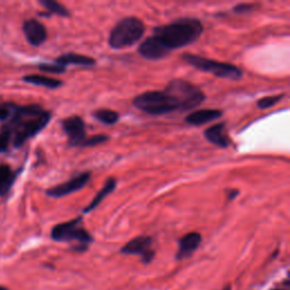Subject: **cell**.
<instances>
[{
	"label": "cell",
	"instance_id": "cell-1",
	"mask_svg": "<svg viewBox=\"0 0 290 290\" xmlns=\"http://www.w3.org/2000/svg\"><path fill=\"white\" fill-rule=\"evenodd\" d=\"M203 33V24L194 17H184L153 29L152 34L138 46V54L148 60H159L172 51L198 41Z\"/></svg>",
	"mask_w": 290,
	"mask_h": 290
},
{
	"label": "cell",
	"instance_id": "cell-2",
	"mask_svg": "<svg viewBox=\"0 0 290 290\" xmlns=\"http://www.w3.org/2000/svg\"><path fill=\"white\" fill-rule=\"evenodd\" d=\"M50 119L51 113L38 105H13L12 116L4 127L12 133L14 148H20L30 138L44 129Z\"/></svg>",
	"mask_w": 290,
	"mask_h": 290
},
{
	"label": "cell",
	"instance_id": "cell-3",
	"mask_svg": "<svg viewBox=\"0 0 290 290\" xmlns=\"http://www.w3.org/2000/svg\"><path fill=\"white\" fill-rule=\"evenodd\" d=\"M51 238L55 241L74 244L71 250L79 253L85 252L93 241L92 235L83 227L82 216L55 226L51 230Z\"/></svg>",
	"mask_w": 290,
	"mask_h": 290
},
{
	"label": "cell",
	"instance_id": "cell-4",
	"mask_svg": "<svg viewBox=\"0 0 290 290\" xmlns=\"http://www.w3.org/2000/svg\"><path fill=\"white\" fill-rule=\"evenodd\" d=\"M133 106L148 115L161 116L179 111L178 102L165 90L148 91L133 99Z\"/></svg>",
	"mask_w": 290,
	"mask_h": 290
},
{
	"label": "cell",
	"instance_id": "cell-5",
	"mask_svg": "<svg viewBox=\"0 0 290 290\" xmlns=\"http://www.w3.org/2000/svg\"><path fill=\"white\" fill-rule=\"evenodd\" d=\"M144 32L145 25L141 19L134 16L124 17L112 28L108 43L111 49H125L138 42Z\"/></svg>",
	"mask_w": 290,
	"mask_h": 290
},
{
	"label": "cell",
	"instance_id": "cell-6",
	"mask_svg": "<svg viewBox=\"0 0 290 290\" xmlns=\"http://www.w3.org/2000/svg\"><path fill=\"white\" fill-rule=\"evenodd\" d=\"M183 60L188 65L193 66L194 68L204 72H209V74L219 77V79L238 81L244 75V72L239 67L229 63H224V61L205 58V57L185 54L183 56Z\"/></svg>",
	"mask_w": 290,
	"mask_h": 290
},
{
	"label": "cell",
	"instance_id": "cell-7",
	"mask_svg": "<svg viewBox=\"0 0 290 290\" xmlns=\"http://www.w3.org/2000/svg\"><path fill=\"white\" fill-rule=\"evenodd\" d=\"M178 102L179 111H188L198 108L204 102L205 94L200 87L185 80L170 81L164 89Z\"/></svg>",
	"mask_w": 290,
	"mask_h": 290
},
{
	"label": "cell",
	"instance_id": "cell-8",
	"mask_svg": "<svg viewBox=\"0 0 290 290\" xmlns=\"http://www.w3.org/2000/svg\"><path fill=\"white\" fill-rule=\"evenodd\" d=\"M153 238L150 236H138L129 240L124 245L120 253L124 255H136L141 257L144 264H149L153 261L155 252L152 248Z\"/></svg>",
	"mask_w": 290,
	"mask_h": 290
},
{
	"label": "cell",
	"instance_id": "cell-9",
	"mask_svg": "<svg viewBox=\"0 0 290 290\" xmlns=\"http://www.w3.org/2000/svg\"><path fill=\"white\" fill-rule=\"evenodd\" d=\"M91 176L92 174L90 172L81 173L74 176V177L70 178L69 180H67L66 183L59 184L49 188L46 190V195L54 199H60L64 198V196L75 193V191H79L87 185V183H89L91 179Z\"/></svg>",
	"mask_w": 290,
	"mask_h": 290
},
{
	"label": "cell",
	"instance_id": "cell-10",
	"mask_svg": "<svg viewBox=\"0 0 290 290\" xmlns=\"http://www.w3.org/2000/svg\"><path fill=\"white\" fill-rule=\"evenodd\" d=\"M61 126L67 135L69 147H82L86 136L85 123L80 116H70L61 122Z\"/></svg>",
	"mask_w": 290,
	"mask_h": 290
},
{
	"label": "cell",
	"instance_id": "cell-11",
	"mask_svg": "<svg viewBox=\"0 0 290 290\" xmlns=\"http://www.w3.org/2000/svg\"><path fill=\"white\" fill-rule=\"evenodd\" d=\"M23 32L29 43L33 46L41 45L48 38V32H46L45 27L35 18L24 20Z\"/></svg>",
	"mask_w": 290,
	"mask_h": 290
},
{
	"label": "cell",
	"instance_id": "cell-12",
	"mask_svg": "<svg viewBox=\"0 0 290 290\" xmlns=\"http://www.w3.org/2000/svg\"><path fill=\"white\" fill-rule=\"evenodd\" d=\"M202 236L199 232H188L181 237L178 241V251L176 253V260L183 261L190 257L200 247Z\"/></svg>",
	"mask_w": 290,
	"mask_h": 290
},
{
	"label": "cell",
	"instance_id": "cell-13",
	"mask_svg": "<svg viewBox=\"0 0 290 290\" xmlns=\"http://www.w3.org/2000/svg\"><path fill=\"white\" fill-rule=\"evenodd\" d=\"M222 115H224V111L219 109H201V110L190 112L185 118V122L191 126H202L210 122L216 120Z\"/></svg>",
	"mask_w": 290,
	"mask_h": 290
},
{
	"label": "cell",
	"instance_id": "cell-14",
	"mask_svg": "<svg viewBox=\"0 0 290 290\" xmlns=\"http://www.w3.org/2000/svg\"><path fill=\"white\" fill-rule=\"evenodd\" d=\"M204 137L215 147L221 149H227L230 147V138L226 134V124L219 123L215 125L206 128L204 131Z\"/></svg>",
	"mask_w": 290,
	"mask_h": 290
},
{
	"label": "cell",
	"instance_id": "cell-15",
	"mask_svg": "<svg viewBox=\"0 0 290 290\" xmlns=\"http://www.w3.org/2000/svg\"><path fill=\"white\" fill-rule=\"evenodd\" d=\"M55 63L63 67L69 66V65L91 67V66H94L96 64V61L94 58H91V57L89 56L80 55V54H75V53H68V54H64L60 57H58Z\"/></svg>",
	"mask_w": 290,
	"mask_h": 290
},
{
	"label": "cell",
	"instance_id": "cell-16",
	"mask_svg": "<svg viewBox=\"0 0 290 290\" xmlns=\"http://www.w3.org/2000/svg\"><path fill=\"white\" fill-rule=\"evenodd\" d=\"M116 186H117V180L116 178H113V177H110V178H108L107 181H106V184L103 187L99 190V193H98L95 196H94V199H93L91 201V203L85 206L84 210H83V213H89V212L93 211L94 209H96L98 206H99L101 203H102V201L105 200L107 196L109 194H111L113 190H115L116 188Z\"/></svg>",
	"mask_w": 290,
	"mask_h": 290
},
{
	"label": "cell",
	"instance_id": "cell-17",
	"mask_svg": "<svg viewBox=\"0 0 290 290\" xmlns=\"http://www.w3.org/2000/svg\"><path fill=\"white\" fill-rule=\"evenodd\" d=\"M19 173L13 172L7 164H0V196L8 194Z\"/></svg>",
	"mask_w": 290,
	"mask_h": 290
},
{
	"label": "cell",
	"instance_id": "cell-18",
	"mask_svg": "<svg viewBox=\"0 0 290 290\" xmlns=\"http://www.w3.org/2000/svg\"><path fill=\"white\" fill-rule=\"evenodd\" d=\"M23 81L25 83H30V84L43 86V87H46V89H50V90L58 89V87L63 85V82L59 81V80H55V79H51V77L44 76V75H38V74L24 76Z\"/></svg>",
	"mask_w": 290,
	"mask_h": 290
},
{
	"label": "cell",
	"instance_id": "cell-19",
	"mask_svg": "<svg viewBox=\"0 0 290 290\" xmlns=\"http://www.w3.org/2000/svg\"><path fill=\"white\" fill-rule=\"evenodd\" d=\"M92 115L96 120L101 122L105 125H115L119 120L118 112L110 110V109H96L95 111H93Z\"/></svg>",
	"mask_w": 290,
	"mask_h": 290
},
{
	"label": "cell",
	"instance_id": "cell-20",
	"mask_svg": "<svg viewBox=\"0 0 290 290\" xmlns=\"http://www.w3.org/2000/svg\"><path fill=\"white\" fill-rule=\"evenodd\" d=\"M40 4L51 14H56L61 17L70 16L69 10L67 9L64 5L59 4L58 2H55V0H40Z\"/></svg>",
	"mask_w": 290,
	"mask_h": 290
},
{
	"label": "cell",
	"instance_id": "cell-21",
	"mask_svg": "<svg viewBox=\"0 0 290 290\" xmlns=\"http://www.w3.org/2000/svg\"><path fill=\"white\" fill-rule=\"evenodd\" d=\"M284 95L283 94H279V95H272V96H265V98H262L257 101L256 106L262 109V110H265V109L271 108L273 106H276L278 102H280L281 99Z\"/></svg>",
	"mask_w": 290,
	"mask_h": 290
},
{
	"label": "cell",
	"instance_id": "cell-22",
	"mask_svg": "<svg viewBox=\"0 0 290 290\" xmlns=\"http://www.w3.org/2000/svg\"><path fill=\"white\" fill-rule=\"evenodd\" d=\"M38 68L43 71V72H50V74H64L66 71V67L59 66L58 64H48V63H42L38 65Z\"/></svg>",
	"mask_w": 290,
	"mask_h": 290
},
{
	"label": "cell",
	"instance_id": "cell-23",
	"mask_svg": "<svg viewBox=\"0 0 290 290\" xmlns=\"http://www.w3.org/2000/svg\"><path fill=\"white\" fill-rule=\"evenodd\" d=\"M10 142H12V133L6 127H3L0 132V153L7 151Z\"/></svg>",
	"mask_w": 290,
	"mask_h": 290
},
{
	"label": "cell",
	"instance_id": "cell-24",
	"mask_svg": "<svg viewBox=\"0 0 290 290\" xmlns=\"http://www.w3.org/2000/svg\"><path fill=\"white\" fill-rule=\"evenodd\" d=\"M109 139V136L107 135H94L91 137H87L85 139L84 144L82 145L83 148H87V147H96V145H100L102 143L107 142Z\"/></svg>",
	"mask_w": 290,
	"mask_h": 290
},
{
	"label": "cell",
	"instance_id": "cell-25",
	"mask_svg": "<svg viewBox=\"0 0 290 290\" xmlns=\"http://www.w3.org/2000/svg\"><path fill=\"white\" fill-rule=\"evenodd\" d=\"M13 112V103L0 106V122H8Z\"/></svg>",
	"mask_w": 290,
	"mask_h": 290
},
{
	"label": "cell",
	"instance_id": "cell-26",
	"mask_svg": "<svg viewBox=\"0 0 290 290\" xmlns=\"http://www.w3.org/2000/svg\"><path fill=\"white\" fill-rule=\"evenodd\" d=\"M255 8L256 5L254 4H239L234 7V12L237 14H245L253 12V10H255Z\"/></svg>",
	"mask_w": 290,
	"mask_h": 290
},
{
	"label": "cell",
	"instance_id": "cell-27",
	"mask_svg": "<svg viewBox=\"0 0 290 290\" xmlns=\"http://www.w3.org/2000/svg\"><path fill=\"white\" fill-rule=\"evenodd\" d=\"M239 194V191H238L237 189H231V190H228V200L229 201H232L234 200L236 196Z\"/></svg>",
	"mask_w": 290,
	"mask_h": 290
},
{
	"label": "cell",
	"instance_id": "cell-28",
	"mask_svg": "<svg viewBox=\"0 0 290 290\" xmlns=\"http://www.w3.org/2000/svg\"><path fill=\"white\" fill-rule=\"evenodd\" d=\"M273 290H289V287L284 288V289H282V288H277V289H273Z\"/></svg>",
	"mask_w": 290,
	"mask_h": 290
},
{
	"label": "cell",
	"instance_id": "cell-29",
	"mask_svg": "<svg viewBox=\"0 0 290 290\" xmlns=\"http://www.w3.org/2000/svg\"><path fill=\"white\" fill-rule=\"evenodd\" d=\"M224 290H231V288H230V286H226V287L224 288Z\"/></svg>",
	"mask_w": 290,
	"mask_h": 290
},
{
	"label": "cell",
	"instance_id": "cell-30",
	"mask_svg": "<svg viewBox=\"0 0 290 290\" xmlns=\"http://www.w3.org/2000/svg\"><path fill=\"white\" fill-rule=\"evenodd\" d=\"M0 290H7V289L4 288V287H0Z\"/></svg>",
	"mask_w": 290,
	"mask_h": 290
}]
</instances>
